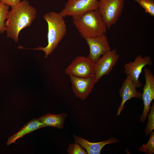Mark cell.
<instances>
[{
    "label": "cell",
    "mask_w": 154,
    "mask_h": 154,
    "mask_svg": "<svg viewBox=\"0 0 154 154\" xmlns=\"http://www.w3.org/2000/svg\"><path fill=\"white\" fill-rule=\"evenodd\" d=\"M36 14V9L27 0L21 1L11 8L5 22L7 37L12 38L17 42L20 31L31 25Z\"/></svg>",
    "instance_id": "1"
},
{
    "label": "cell",
    "mask_w": 154,
    "mask_h": 154,
    "mask_svg": "<svg viewBox=\"0 0 154 154\" xmlns=\"http://www.w3.org/2000/svg\"><path fill=\"white\" fill-rule=\"evenodd\" d=\"M48 24V44L44 47L39 46L35 48H29L19 46V48L40 50L45 53V58L50 54L57 47L66 35L67 27L64 19L59 13L51 11L43 15Z\"/></svg>",
    "instance_id": "2"
},
{
    "label": "cell",
    "mask_w": 154,
    "mask_h": 154,
    "mask_svg": "<svg viewBox=\"0 0 154 154\" xmlns=\"http://www.w3.org/2000/svg\"><path fill=\"white\" fill-rule=\"evenodd\" d=\"M72 23L84 39L106 34L107 31L98 9L90 11L78 18L73 19Z\"/></svg>",
    "instance_id": "3"
},
{
    "label": "cell",
    "mask_w": 154,
    "mask_h": 154,
    "mask_svg": "<svg viewBox=\"0 0 154 154\" xmlns=\"http://www.w3.org/2000/svg\"><path fill=\"white\" fill-rule=\"evenodd\" d=\"M98 10L107 29L118 21L124 7L125 0H99Z\"/></svg>",
    "instance_id": "4"
},
{
    "label": "cell",
    "mask_w": 154,
    "mask_h": 154,
    "mask_svg": "<svg viewBox=\"0 0 154 154\" xmlns=\"http://www.w3.org/2000/svg\"><path fill=\"white\" fill-rule=\"evenodd\" d=\"M98 0H68L64 9L59 13L63 17L76 19L90 11L98 9Z\"/></svg>",
    "instance_id": "5"
},
{
    "label": "cell",
    "mask_w": 154,
    "mask_h": 154,
    "mask_svg": "<svg viewBox=\"0 0 154 154\" xmlns=\"http://www.w3.org/2000/svg\"><path fill=\"white\" fill-rule=\"evenodd\" d=\"M95 63L88 57H76L66 67L65 73L67 75L80 77L94 75Z\"/></svg>",
    "instance_id": "6"
},
{
    "label": "cell",
    "mask_w": 154,
    "mask_h": 154,
    "mask_svg": "<svg viewBox=\"0 0 154 154\" xmlns=\"http://www.w3.org/2000/svg\"><path fill=\"white\" fill-rule=\"evenodd\" d=\"M119 57L116 49L108 51L95 63V77L96 83L103 76L109 75L116 64Z\"/></svg>",
    "instance_id": "7"
},
{
    "label": "cell",
    "mask_w": 154,
    "mask_h": 154,
    "mask_svg": "<svg viewBox=\"0 0 154 154\" xmlns=\"http://www.w3.org/2000/svg\"><path fill=\"white\" fill-rule=\"evenodd\" d=\"M152 64V59L150 56L143 57L140 54L137 56L132 62L125 64L124 72L129 77L137 88H139L142 86L139 78L142 72L143 69L146 65Z\"/></svg>",
    "instance_id": "8"
},
{
    "label": "cell",
    "mask_w": 154,
    "mask_h": 154,
    "mask_svg": "<svg viewBox=\"0 0 154 154\" xmlns=\"http://www.w3.org/2000/svg\"><path fill=\"white\" fill-rule=\"evenodd\" d=\"M84 39L90 49L88 57L94 63L102 56L111 50L108 38L105 34Z\"/></svg>",
    "instance_id": "9"
},
{
    "label": "cell",
    "mask_w": 154,
    "mask_h": 154,
    "mask_svg": "<svg viewBox=\"0 0 154 154\" xmlns=\"http://www.w3.org/2000/svg\"><path fill=\"white\" fill-rule=\"evenodd\" d=\"M145 84L143 89L141 98L143 101L144 108L140 116V121L144 122L150 109L151 104L154 99V76L151 71L145 67L144 68Z\"/></svg>",
    "instance_id": "10"
},
{
    "label": "cell",
    "mask_w": 154,
    "mask_h": 154,
    "mask_svg": "<svg viewBox=\"0 0 154 154\" xmlns=\"http://www.w3.org/2000/svg\"><path fill=\"white\" fill-rule=\"evenodd\" d=\"M73 92L78 98L84 100L91 93L96 83L95 76L80 77L70 76Z\"/></svg>",
    "instance_id": "11"
},
{
    "label": "cell",
    "mask_w": 154,
    "mask_h": 154,
    "mask_svg": "<svg viewBox=\"0 0 154 154\" xmlns=\"http://www.w3.org/2000/svg\"><path fill=\"white\" fill-rule=\"evenodd\" d=\"M137 88L131 78L127 75L119 91L120 96L122 98V101L117 111V116L120 115L124 108L125 103L127 100L133 98L138 99L141 98L142 94L137 91Z\"/></svg>",
    "instance_id": "12"
},
{
    "label": "cell",
    "mask_w": 154,
    "mask_h": 154,
    "mask_svg": "<svg viewBox=\"0 0 154 154\" xmlns=\"http://www.w3.org/2000/svg\"><path fill=\"white\" fill-rule=\"evenodd\" d=\"M74 142L83 147L88 154H100L102 148L106 145L117 142L119 141L112 137L105 141L97 142H91L83 138L73 135Z\"/></svg>",
    "instance_id": "13"
},
{
    "label": "cell",
    "mask_w": 154,
    "mask_h": 154,
    "mask_svg": "<svg viewBox=\"0 0 154 154\" xmlns=\"http://www.w3.org/2000/svg\"><path fill=\"white\" fill-rule=\"evenodd\" d=\"M44 127H46L45 125L38 118L33 119L25 125L19 132L10 137L8 140L7 145H8L15 143L16 140L25 135Z\"/></svg>",
    "instance_id": "14"
},
{
    "label": "cell",
    "mask_w": 154,
    "mask_h": 154,
    "mask_svg": "<svg viewBox=\"0 0 154 154\" xmlns=\"http://www.w3.org/2000/svg\"><path fill=\"white\" fill-rule=\"evenodd\" d=\"M67 116L65 113L54 115L48 113L38 119L45 126H53L61 129L63 128Z\"/></svg>",
    "instance_id": "15"
},
{
    "label": "cell",
    "mask_w": 154,
    "mask_h": 154,
    "mask_svg": "<svg viewBox=\"0 0 154 154\" xmlns=\"http://www.w3.org/2000/svg\"><path fill=\"white\" fill-rule=\"evenodd\" d=\"M9 7L0 1V33H3L6 31L5 22L9 11Z\"/></svg>",
    "instance_id": "16"
},
{
    "label": "cell",
    "mask_w": 154,
    "mask_h": 154,
    "mask_svg": "<svg viewBox=\"0 0 154 154\" xmlns=\"http://www.w3.org/2000/svg\"><path fill=\"white\" fill-rule=\"evenodd\" d=\"M150 16H154V1L153 0H134Z\"/></svg>",
    "instance_id": "17"
},
{
    "label": "cell",
    "mask_w": 154,
    "mask_h": 154,
    "mask_svg": "<svg viewBox=\"0 0 154 154\" xmlns=\"http://www.w3.org/2000/svg\"><path fill=\"white\" fill-rule=\"evenodd\" d=\"M149 140L145 145L140 147L139 151L147 154H152L154 153V132L150 134Z\"/></svg>",
    "instance_id": "18"
},
{
    "label": "cell",
    "mask_w": 154,
    "mask_h": 154,
    "mask_svg": "<svg viewBox=\"0 0 154 154\" xmlns=\"http://www.w3.org/2000/svg\"><path fill=\"white\" fill-rule=\"evenodd\" d=\"M150 112L148 116V122L145 130V132L146 136L149 135L154 129V103H152L150 108Z\"/></svg>",
    "instance_id": "19"
},
{
    "label": "cell",
    "mask_w": 154,
    "mask_h": 154,
    "mask_svg": "<svg viewBox=\"0 0 154 154\" xmlns=\"http://www.w3.org/2000/svg\"><path fill=\"white\" fill-rule=\"evenodd\" d=\"M69 154H87V153L85 149L80 145L75 143L74 144L70 143L67 149Z\"/></svg>",
    "instance_id": "20"
},
{
    "label": "cell",
    "mask_w": 154,
    "mask_h": 154,
    "mask_svg": "<svg viewBox=\"0 0 154 154\" xmlns=\"http://www.w3.org/2000/svg\"><path fill=\"white\" fill-rule=\"evenodd\" d=\"M21 1V0H0L2 3L11 6V8L17 5Z\"/></svg>",
    "instance_id": "21"
}]
</instances>
